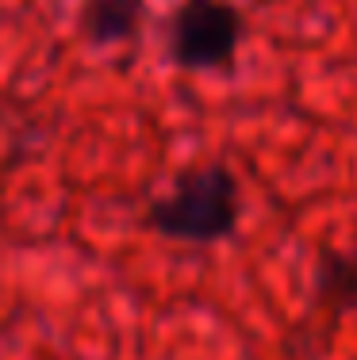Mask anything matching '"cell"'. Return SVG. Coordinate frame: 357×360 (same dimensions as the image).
<instances>
[{"mask_svg":"<svg viewBox=\"0 0 357 360\" xmlns=\"http://www.w3.org/2000/svg\"><path fill=\"white\" fill-rule=\"evenodd\" d=\"M242 222V188L223 161L184 169L173 192L146 207V226L169 242L215 245L234 238Z\"/></svg>","mask_w":357,"mask_h":360,"instance_id":"cell-1","label":"cell"},{"mask_svg":"<svg viewBox=\"0 0 357 360\" xmlns=\"http://www.w3.org/2000/svg\"><path fill=\"white\" fill-rule=\"evenodd\" d=\"M242 27V12L231 0H181L169 20V62L192 73L231 70Z\"/></svg>","mask_w":357,"mask_h":360,"instance_id":"cell-2","label":"cell"},{"mask_svg":"<svg viewBox=\"0 0 357 360\" xmlns=\"http://www.w3.org/2000/svg\"><path fill=\"white\" fill-rule=\"evenodd\" d=\"M315 307L327 314L357 311V250L322 245L315 261Z\"/></svg>","mask_w":357,"mask_h":360,"instance_id":"cell-3","label":"cell"},{"mask_svg":"<svg viewBox=\"0 0 357 360\" xmlns=\"http://www.w3.org/2000/svg\"><path fill=\"white\" fill-rule=\"evenodd\" d=\"M142 15H146V0H84L81 31L96 46H115L142 27Z\"/></svg>","mask_w":357,"mask_h":360,"instance_id":"cell-4","label":"cell"}]
</instances>
